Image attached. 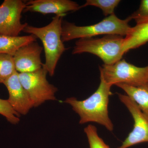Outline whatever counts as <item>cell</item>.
<instances>
[{
  "instance_id": "obj_1",
  "label": "cell",
  "mask_w": 148,
  "mask_h": 148,
  "mask_svg": "<svg viewBox=\"0 0 148 148\" xmlns=\"http://www.w3.org/2000/svg\"><path fill=\"white\" fill-rule=\"evenodd\" d=\"M97 90L89 97L79 101L75 97L67 98L65 103L71 106L73 110L80 117L79 123H96L106 127L110 131L114 130V125L110 118L108 105L111 86L107 83L102 77Z\"/></svg>"
},
{
  "instance_id": "obj_2",
  "label": "cell",
  "mask_w": 148,
  "mask_h": 148,
  "mask_svg": "<svg viewBox=\"0 0 148 148\" xmlns=\"http://www.w3.org/2000/svg\"><path fill=\"white\" fill-rule=\"evenodd\" d=\"M63 17L56 15L49 24L42 27L28 24L23 31L41 41L45 54L44 67L51 76L54 75L58 61L67 49L61 39Z\"/></svg>"
},
{
  "instance_id": "obj_3",
  "label": "cell",
  "mask_w": 148,
  "mask_h": 148,
  "mask_svg": "<svg viewBox=\"0 0 148 148\" xmlns=\"http://www.w3.org/2000/svg\"><path fill=\"white\" fill-rule=\"evenodd\" d=\"M127 18L122 20L114 14L97 24L78 26L68 21H63L61 39L63 42L75 39L91 38L99 35H116L124 36L129 33L131 27Z\"/></svg>"
},
{
  "instance_id": "obj_4",
  "label": "cell",
  "mask_w": 148,
  "mask_h": 148,
  "mask_svg": "<svg viewBox=\"0 0 148 148\" xmlns=\"http://www.w3.org/2000/svg\"><path fill=\"white\" fill-rule=\"evenodd\" d=\"M124 38L116 35H106L101 38L79 39L75 42L73 54L91 53L101 58L105 65H111L122 59Z\"/></svg>"
},
{
  "instance_id": "obj_5",
  "label": "cell",
  "mask_w": 148,
  "mask_h": 148,
  "mask_svg": "<svg viewBox=\"0 0 148 148\" xmlns=\"http://www.w3.org/2000/svg\"><path fill=\"white\" fill-rule=\"evenodd\" d=\"M99 69L100 76L112 86L119 84L138 86L147 83L148 66L138 67L121 59L111 65L104 64Z\"/></svg>"
},
{
  "instance_id": "obj_6",
  "label": "cell",
  "mask_w": 148,
  "mask_h": 148,
  "mask_svg": "<svg viewBox=\"0 0 148 148\" xmlns=\"http://www.w3.org/2000/svg\"><path fill=\"white\" fill-rule=\"evenodd\" d=\"M48 72L43 66L35 71L18 73L19 81L31 98L34 107H38L45 101L56 100L57 88L48 81Z\"/></svg>"
},
{
  "instance_id": "obj_7",
  "label": "cell",
  "mask_w": 148,
  "mask_h": 148,
  "mask_svg": "<svg viewBox=\"0 0 148 148\" xmlns=\"http://www.w3.org/2000/svg\"><path fill=\"white\" fill-rule=\"evenodd\" d=\"M26 2L21 0H5L0 5V35L16 37L28 24L21 23V13Z\"/></svg>"
},
{
  "instance_id": "obj_8",
  "label": "cell",
  "mask_w": 148,
  "mask_h": 148,
  "mask_svg": "<svg viewBox=\"0 0 148 148\" xmlns=\"http://www.w3.org/2000/svg\"><path fill=\"white\" fill-rule=\"evenodd\" d=\"M117 95L134 120L133 129L118 148H128L140 143H148V117L127 95L119 93Z\"/></svg>"
},
{
  "instance_id": "obj_9",
  "label": "cell",
  "mask_w": 148,
  "mask_h": 148,
  "mask_svg": "<svg viewBox=\"0 0 148 148\" xmlns=\"http://www.w3.org/2000/svg\"><path fill=\"white\" fill-rule=\"evenodd\" d=\"M43 49L36 41L19 48L13 56L16 71L18 73H31L41 69L44 64L41 59Z\"/></svg>"
},
{
  "instance_id": "obj_10",
  "label": "cell",
  "mask_w": 148,
  "mask_h": 148,
  "mask_svg": "<svg viewBox=\"0 0 148 148\" xmlns=\"http://www.w3.org/2000/svg\"><path fill=\"white\" fill-rule=\"evenodd\" d=\"M80 9L81 5L71 0H32L26 3L24 12H38L44 15L54 14L64 17L69 12Z\"/></svg>"
},
{
  "instance_id": "obj_11",
  "label": "cell",
  "mask_w": 148,
  "mask_h": 148,
  "mask_svg": "<svg viewBox=\"0 0 148 148\" xmlns=\"http://www.w3.org/2000/svg\"><path fill=\"white\" fill-rule=\"evenodd\" d=\"M3 84L8 90V101L12 108L20 115L27 114L34 108V104L19 81L18 72H15Z\"/></svg>"
},
{
  "instance_id": "obj_12",
  "label": "cell",
  "mask_w": 148,
  "mask_h": 148,
  "mask_svg": "<svg viewBox=\"0 0 148 148\" xmlns=\"http://www.w3.org/2000/svg\"><path fill=\"white\" fill-rule=\"evenodd\" d=\"M148 42V19L136 23L131 27L124 38L123 50L125 53L142 46Z\"/></svg>"
},
{
  "instance_id": "obj_13",
  "label": "cell",
  "mask_w": 148,
  "mask_h": 148,
  "mask_svg": "<svg viewBox=\"0 0 148 148\" xmlns=\"http://www.w3.org/2000/svg\"><path fill=\"white\" fill-rule=\"evenodd\" d=\"M133 100L143 113L148 117V84L134 86L123 84L116 85Z\"/></svg>"
},
{
  "instance_id": "obj_14",
  "label": "cell",
  "mask_w": 148,
  "mask_h": 148,
  "mask_svg": "<svg viewBox=\"0 0 148 148\" xmlns=\"http://www.w3.org/2000/svg\"><path fill=\"white\" fill-rule=\"evenodd\" d=\"M36 41V37L32 35L16 37L0 35V54L13 56L19 48Z\"/></svg>"
},
{
  "instance_id": "obj_15",
  "label": "cell",
  "mask_w": 148,
  "mask_h": 148,
  "mask_svg": "<svg viewBox=\"0 0 148 148\" xmlns=\"http://www.w3.org/2000/svg\"><path fill=\"white\" fill-rule=\"evenodd\" d=\"M16 72L12 56L0 54V84Z\"/></svg>"
},
{
  "instance_id": "obj_16",
  "label": "cell",
  "mask_w": 148,
  "mask_h": 148,
  "mask_svg": "<svg viewBox=\"0 0 148 148\" xmlns=\"http://www.w3.org/2000/svg\"><path fill=\"white\" fill-rule=\"evenodd\" d=\"M120 0H87L84 4L81 5V8L92 6L100 8L106 16L114 14L115 9L119 5Z\"/></svg>"
},
{
  "instance_id": "obj_17",
  "label": "cell",
  "mask_w": 148,
  "mask_h": 148,
  "mask_svg": "<svg viewBox=\"0 0 148 148\" xmlns=\"http://www.w3.org/2000/svg\"><path fill=\"white\" fill-rule=\"evenodd\" d=\"M90 148H110L99 136L96 127L89 124L84 129Z\"/></svg>"
},
{
  "instance_id": "obj_18",
  "label": "cell",
  "mask_w": 148,
  "mask_h": 148,
  "mask_svg": "<svg viewBox=\"0 0 148 148\" xmlns=\"http://www.w3.org/2000/svg\"><path fill=\"white\" fill-rule=\"evenodd\" d=\"M0 114L12 124H17L20 121V115L14 110L8 100L0 98Z\"/></svg>"
},
{
  "instance_id": "obj_19",
  "label": "cell",
  "mask_w": 148,
  "mask_h": 148,
  "mask_svg": "<svg viewBox=\"0 0 148 148\" xmlns=\"http://www.w3.org/2000/svg\"><path fill=\"white\" fill-rule=\"evenodd\" d=\"M131 21L135 20L136 23L148 19V0H142L139 8L127 17Z\"/></svg>"
},
{
  "instance_id": "obj_20",
  "label": "cell",
  "mask_w": 148,
  "mask_h": 148,
  "mask_svg": "<svg viewBox=\"0 0 148 148\" xmlns=\"http://www.w3.org/2000/svg\"><path fill=\"white\" fill-rule=\"evenodd\" d=\"M147 82L148 84V72L147 73Z\"/></svg>"
}]
</instances>
